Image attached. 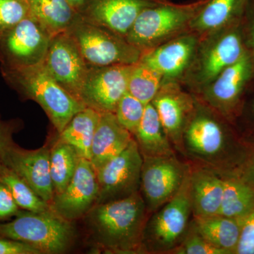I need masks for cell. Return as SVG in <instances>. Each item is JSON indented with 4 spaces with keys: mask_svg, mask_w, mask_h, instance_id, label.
Instances as JSON below:
<instances>
[{
    "mask_svg": "<svg viewBox=\"0 0 254 254\" xmlns=\"http://www.w3.org/2000/svg\"><path fill=\"white\" fill-rule=\"evenodd\" d=\"M148 214L139 190L127 198L95 205L84 218L100 250L110 254H143Z\"/></svg>",
    "mask_w": 254,
    "mask_h": 254,
    "instance_id": "1",
    "label": "cell"
},
{
    "mask_svg": "<svg viewBox=\"0 0 254 254\" xmlns=\"http://www.w3.org/2000/svg\"><path fill=\"white\" fill-rule=\"evenodd\" d=\"M184 154L200 166L221 174H236L250 149L211 113L195 108L183 135Z\"/></svg>",
    "mask_w": 254,
    "mask_h": 254,
    "instance_id": "2",
    "label": "cell"
},
{
    "mask_svg": "<svg viewBox=\"0 0 254 254\" xmlns=\"http://www.w3.org/2000/svg\"><path fill=\"white\" fill-rule=\"evenodd\" d=\"M7 81L46 112L58 134L73 117L86 108L55 81L43 63L33 66L2 68Z\"/></svg>",
    "mask_w": 254,
    "mask_h": 254,
    "instance_id": "3",
    "label": "cell"
},
{
    "mask_svg": "<svg viewBox=\"0 0 254 254\" xmlns=\"http://www.w3.org/2000/svg\"><path fill=\"white\" fill-rule=\"evenodd\" d=\"M16 218L0 223V238L25 242L41 254H63L70 248L75 232L71 222L50 209L47 211H20Z\"/></svg>",
    "mask_w": 254,
    "mask_h": 254,
    "instance_id": "4",
    "label": "cell"
},
{
    "mask_svg": "<svg viewBox=\"0 0 254 254\" xmlns=\"http://www.w3.org/2000/svg\"><path fill=\"white\" fill-rule=\"evenodd\" d=\"M206 1L187 5L163 1L145 8L138 15L125 39L142 53L154 48L190 24Z\"/></svg>",
    "mask_w": 254,
    "mask_h": 254,
    "instance_id": "5",
    "label": "cell"
},
{
    "mask_svg": "<svg viewBox=\"0 0 254 254\" xmlns=\"http://www.w3.org/2000/svg\"><path fill=\"white\" fill-rule=\"evenodd\" d=\"M190 170L176 194L148 218L143 238L145 253L169 254L186 236L192 215Z\"/></svg>",
    "mask_w": 254,
    "mask_h": 254,
    "instance_id": "6",
    "label": "cell"
},
{
    "mask_svg": "<svg viewBox=\"0 0 254 254\" xmlns=\"http://www.w3.org/2000/svg\"><path fill=\"white\" fill-rule=\"evenodd\" d=\"M67 31L90 66L136 64L143 54L124 37L82 18H76Z\"/></svg>",
    "mask_w": 254,
    "mask_h": 254,
    "instance_id": "7",
    "label": "cell"
},
{
    "mask_svg": "<svg viewBox=\"0 0 254 254\" xmlns=\"http://www.w3.org/2000/svg\"><path fill=\"white\" fill-rule=\"evenodd\" d=\"M52 37L28 14L0 35V61L3 68L33 66L43 63Z\"/></svg>",
    "mask_w": 254,
    "mask_h": 254,
    "instance_id": "8",
    "label": "cell"
},
{
    "mask_svg": "<svg viewBox=\"0 0 254 254\" xmlns=\"http://www.w3.org/2000/svg\"><path fill=\"white\" fill-rule=\"evenodd\" d=\"M190 167L170 156H143L140 193L148 213H154L176 194Z\"/></svg>",
    "mask_w": 254,
    "mask_h": 254,
    "instance_id": "9",
    "label": "cell"
},
{
    "mask_svg": "<svg viewBox=\"0 0 254 254\" xmlns=\"http://www.w3.org/2000/svg\"><path fill=\"white\" fill-rule=\"evenodd\" d=\"M142 164L143 156L133 138L120 154L95 170L99 187L97 204L127 198L139 191Z\"/></svg>",
    "mask_w": 254,
    "mask_h": 254,
    "instance_id": "10",
    "label": "cell"
},
{
    "mask_svg": "<svg viewBox=\"0 0 254 254\" xmlns=\"http://www.w3.org/2000/svg\"><path fill=\"white\" fill-rule=\"evenodd\" d=\"M43 64L60 86L80 100L89 66L68 31L52 38Z\"/></svg>",
    "mask_w": 254,
    "mask_h": 254,
    "instance_id": "11",
    "label": "cell"
},
{
    "mask_svg": "<svg viewBox=\"0 0 254 254\" xmlns=\"http://www.w3.org/2000/svg\"><path fill=\"white\" fill-rule=\"evenodd\" d=\"M133 65L89 66L80 100L88 108L99 113H115L119 101L127 92Z\"/></svg>",
    "mask_w": 254,
    "mask_h": 254,
    "instance_id": "12",
    "label": "cell"
},
{
    "mask_svg": "<svg viewBox=\"0 0 254 254\" xmlns=\"http://www.w3.org/2000/svg\"><path fill=\"white\" fill-rule=\"evenodd\" d=\"M254 78L253 62L245 50L236 63L225 68L206 86L205 98L225 116H232L240 110L246 91Z\"/></svg>",
    "mask_w": 254,
    "mask_h": 254,
    "instance_id": "13",
    "label": "cell"
},
{
    "mask_svg": "<svg viewBox=\"0 0 254 254\" xmlns=\"http://www.w3.org/2000/svg\"><path fill=\"white\" fill-rule=\"evenodd\" d=\"M99 187L96 172L90 160L81 158L71 181L62 193L55 195L50 208L72 222L89 213L98 201Z\"/></svg>",
    "mask_w": 254,
    "mask_h": 254,
    "instance_id": "14",
    "label": "cell"
},
{
    "mask_svg": "<svg viewBox=\"0 0 254 254\" xmlns=\"http://www.w3.org/2000/svg\"><path fill=\"white\" fill-rule=\"evenodd\" d=\"M50 150L48 146L23 149L13 143L5 151L0 163L14 170L38 196L50 205L55 192L50 175Z\"/></svg>",
    "mask_w": 254,
    "mask_h": 254,
    "instance_id": "15",
    "label": "cell"
},
{
    "mask_svg": "<svg viewBox=\"0 0 254 254\" xmlns=\"http://www.w3.org/2000/svg\"><path fill=\"white\" fill-rule=\"evenodd\" d=\"M172 145L184 153L183 135L195 108L193 100L174 83L163 85L151 102Z\"/></svg>",
    "mask_w": 254,
    "mask_h": 254,
    "instance_id": "16",
    "label": "cell"
},
{
    "mask_svg": "<svg viewBox=\"0 0 254 254\" xmlns=\"http://www.w3.org/2000/svg\"><path fill=\"white\" fill-rule=\"evenodd\" d=\"M245 50L241 21L222 30L202 53L198 83L208 86L225 68L236 63Z\"/></svg>",
    "mask_w": 254,
    "mask_h": 254,
    "instance_id": "17",
    "label": "cell"
},
{
    "mask_svg": "<svg viewBox=\"0 0 254 254\" xmlns=\"http://www.w3.org/2000/svg\"><path fill=\"white\" fill-rule=\"evenodd\" d=\"M165 0H95L81 18L125 38L140 13Z\"/></svg>",
    "mask_w": 254,
    "mask_h": 254,
    "instance_id": "18",
    "label": "cell"
},
{
    "mask_svg": "<svg viewBox=\"0 0 254 254\" xmlns=\"http://www.w3.org/2000/svg\"><path fill=\"white\" fill-rule=\"evenodd\" d=\"M196 42L192 35L179 37L145 51L139 62L156 70L163 80L173 79L180 76L190 64Z\"/></svg>",
    "mask_w": 254,
    "mask_h": 254,
    "instance_id": "19",
    "label": "cell"
},
{
    "mask_svg": "<svg viewBox=\"0 0 254 254\" xmlns=\"http://www.w3.org/2000/svg\"><path fill=\"white\" fill-rule=\"evenodd\" d=\"M223 190L221 173L203 166L190 169V196L193 217L218 214Z\"/></svg>",
    "mask_w": 254,
    "mask_h": 254,
    "instance_id": "20",
    "label": "cell"
},
{
    "mask_svg": "<svg viewBox=\"0 0 254 254\" xmlns=\"http://www.w3.org/2000/svg\"><path fill=\"white\" fill-rule=\"evenodd\" d=\"M133 139V135L119 123L115 113H100L90 160L95 170L120 154Z\"/></svg>",
    "mask_w": 254,
    "mask_h": 254,
    "instance_id": "21",
    "label": "cell"
},
{
    "mask_svg": "<svg viewBox=\"0 0 254 254\" xmlns=\"http://www.w3.org/2000/svg\"><path fill=\"white\" fill-rule=\"evenodd\" d=\"M247 0H207L190 20V27L200 33L220 31L240 22Z\"/></svg>",
    "mask_w": 254,
    "mask_h": 254,
    "instance_id": "22",
    "label": "cell"
},
{
    "mask_svg": "<svg viewBox=\"0 0 254 254\" xmlns=\"http://www.w3.org/2000/svg\"><path fill=\"white\" fill-rule=\"evenodd\" d=\"M190 226L214 247L226 254H235L240 240L241 220L223 215L193 217Z\"/></svg>",
    "mask_w": 254,
    "mask_h": 254,
    "instance_id": "23",
    "label": "cell"
},
{
    "mask_svg": "<svg viewBox=\"0 0 254 254\" xmlns=\"http://www.w3.org/2000/svg\"><path fill=\"white\" fill-rule=\"evenodd\" d=\"M133 136L142 156H170L175 154L158 112L151 103L145 105L143 118Z\"/></svg>",
    "mask_w": 254,
    "mask_h": 254,
    "instance_id": "24",
    "label": "cell"
},
{
    "mask_svg": "<svg viewBox=\"0 0 254 254\" xmlns=\"http://www.w3.org/2000/svg\"><path fill=\"white\" fill-rule=\"evenodd\" d=\"M30 14L53 38L67 31L76 21L74 8L67 0H26Z\"/></svg>",
    "mask_w": 254,
    "mask_h": 254,
    "instance_id": "25",
    "label": "cell"
},
{
    "mask_svg": "<svg viewBox=\"0 0 254 254\" xmlns=\"http://www.w3.org/2000/svg\"><path fill=\"white\" fill-rule=\"evenodd\" d=\"M100 116L99 112L86 107L73 117L58 138L73 146L80 158L91 160L92 143Z\"/></svg>",
    "mask_w": 254,
    "mask_h": 254,
    "instance_id": "26",
    "label": "cell"
},
{
    "mask_svg": "<svg viewBox=\"0 0 254 254\" xmlns=\"http://www.w3.org/2000/svg\"><path fill=\"white\" fill-rule=\"evenodd\" d=\"M224 190L218 215L242 220L254 209V190L235 174H222Z\"/></svg>",
    "mask_w": 254,
    "mask_h": 254,
    "instance_id": "27",
    "label": "cell"
},
{
    "mask_svg": "<svg viewBox=\"0 0 254 254\" xmlns=\"http://www.w3.org/2000/svg\"><path fill=\"white\" fill-rule=\"evenodd\" d=\"M81 158L73 146L58 138L50 148V175L55 195L62 193L67 187Z\"/></svg>",
    "mask_w": 254,
    "mask_h": 254,
    "instance_id": "28",
    "label": "cell"
},
{
    "mask_svg": "<svg viewBox=\"0 0 254 254\" xmlns=\"http://www.w3.org/2000/svg\"><path fill=\"white\" fill-rule=\"evenodd\" d=\"M0 182L7 187L20 208L33 212L51 209L19 175L2 163H0Z\"/></svg>",
    "mask_w": 254,
    "mask_h": 254,
    "instance_id": "29",
    "label": "cell"
},
{
    "mask_svg": "<svg viewBox=\"0 0 254 254\" xmlns=\"http://www.w3.org/2000/svg\"><path fill=\"white\" fill-rule=\"evenodd\" d=\"M163 81V76L156 70L138 62L131 68L127 91L146 105L154 99Z\"/></svg>",
    "mask_w": 254,
    "mask_h": 254,
    "instance_id": "30",
    "label": "cell"
},
{
    "mask_svg": "<svg viewBox=\"0 0 254 254\" xmlns=\"http://www.w3.org/2000/svg\"><path fill=\"white\" fill-rule=\"evenodd\" d=\"M145 108V105L127 91L119 101L115 115L119 123L133 136L141 123Z\"/></svg>",
    "mask_w": 254,
    "mask_h": 254,
    "instance_id": "31",
    "label": "cell"
},
{
    "mask_svg": "<svg viewBox=\"0 0 254 254\" xmlns=\"http://www.w3.org/2000/svg\"><path fill=\"white\" fill-rule=\"evenodd\" d=\"M172 254H226L214 247L190 225L186 236L177 247L170 251Z\"/></svg>",
    "mask_w": 254,
    "mask_h": 254,
    "instance_id": "32",
    "label": "cell"
},
{
    "mask_svg": "<svg viewBox=\"0 0 254 254\" xmlns=\"http://www.w3.org/2000/svg\"><path fill=\"white\" fill-rule=\"evenodd\" d=\"M30 14L26 0H0V35Z\"/></svg>",
    "mask_w": 254,
    "mask_h": 254,
    "instance_id": "33",
    "label": "cell"
},
{
    "mask_svg": "<svg viewBox=\"0 0 254 254\" xmlns=\"http://www.w3.org/2000/svg\"><path fill=\"white\" fill-rule=\"evenodd\" d=\"M241 30L245 49L250 53L254 66V0H247L241 20Z\"/></svg>",
    "mask_w": 254,
    "mask_h": 254,
    "instance_id": "34",
    "label": "cell"
},
{
    "mask_svg": "<svg viewBox=\"0 0 254 254\" xmlns=\"http://www.w3.org/2000/svg\"><path fill=\"white\" fill-rule=\"evenodd\" d=\"M240 240L235 254H254V209L241 220Z\"/></svg>",
    "mask_w": 254,
    "mask_h": 254,
    "instance_id": "35",
    "label": "cell"
},
{
    "mask_svg": "<svg viewBox=\"0 0 254 254\" xmlns=\"http://www.w3.org/2000/svg\"><path fill=\"white\" fill-rule=\"evenodd\" d=\"M20 211V208L11 192L0 182V221L16 216Z\"/></svg>",
    "mask_w": 254,
    "mask_h": 254,
    "instance_id": "36",
    "label": "cell"
},
{
    "mask_svg": "<svg viewBox=\"0 0 254 254\" xmlns=\"http://www.w3.org/2000/svg\"><path fill=\"white\" fill-rule=\"evenodd\" d=\"M0 254H41V252L25 242L0 238Z\"/></svg>",
    "mask_w": 254,
    "mask_h": 254,
    "instance_id": "37",
    "label": "cell"
},
{
    "mask_svg": "<svg viewBox=\"0 0 254 254\" xmlns=\"http://www.w3.org/2000/svg\"><path fill=\"white\" fill-rule=\"evenodd\" d=\"M236 175L254 190V150H250L245 163Z\"/></svg>",
    "mask_w": 254,
    "mask_h": 254,
    "instance_id": "38",
    "label": "cell"
},
{
    "mask_svg": "<svg viewBox=\"0 0 254 254\" xmlns=\"http://www.w3.org/2000/svg\"><path fill=\"white\" fill-rule=\"evenodd\" d=\"M13 143L11 128L0 121V163L5 151Z\"/></svg>",
    "mask_w": 254,
    "mask_h": 254,
    "instance_id": "39",
    "label": "cell"
},
{
    "mask_svg": "<svg viewBox=\"0 0 254 254\" xmlns=\"http://www.w3.org/2000/svg\"><path fill=\"white\" fill-rule=\"evenodd\" d=\"M250 110L251 116H252V123H253L254 125V93L253 96H252V99L251 100Z\"/></svg>",
    "mask_w": 254,
    "mask_h": 254,
    "instance_id": "40",
    "label": "cell"
},
{
    "mask_svg": "<svg viewBox=\"0 0 254 254\" xmlns=\"http://www.w3.org/2000/svg\"><path fill=\"white\" fill-rule=\"evenodd\" d=\"M67 1L73 8H76V6H79L80 4H81L85 0H67Z\"/></svg>",
    "mask_w": 254,
    "mask_h": 254,
    "instance_id": "41",
    "label": "cell"
},
{
    "mask_svg": "<svg viewBox=\"0 0 254 254\" xmlns=\"http://www.w3.org/2000/svg\"></svg>",
    "mask_w": 254,
    "mask_h": 254,
    "instance_id": "42",
    "label": "cell"
}]
</instances>
